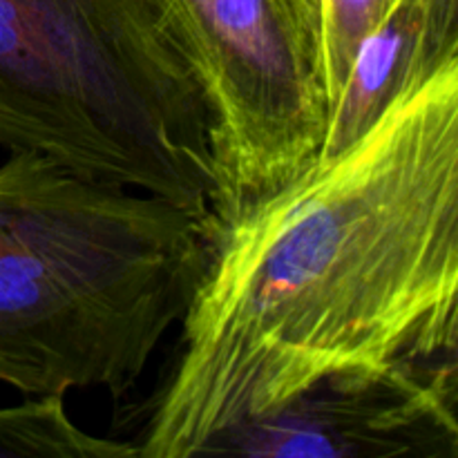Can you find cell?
Here are the masks:
<instances>
[{
  "label": "cell",
  "mask_w": 458,
  "mask_h": 458,
  "mask_svg": "<svg viewBox=\"0 0 458 458\" xmlns=\"http://www.w3.org/2000/svg\"><path fill=\"white\" fill-rule=\"evenodd\" d=\"M137 456L191 458L320 380L458 352V56L349 148L206 226Z\"/></svg>",
  "instance_id": "1"
},
{
  "label": "cell",
  "mask_w": 458,
  "mask_h": 458,
  "mask_svg": "<svg viewBox=\"0 0 458 458\" xmlns=\"http://www.w3.org/2000/svg\"><path fill=\"white\" fill-rule=\"evenodd\" d=\"M206 219L38 152L0 165V383L121 398L186 313Z\"/></svg>",
  "instance_id": "2"
},
{
  "label": "cell",
  "mask_w": 458,
  "mask_h": 458,
  "mask_svg": "<svg viewBox=\"0 0 458 458\" xmlns=\"http://www.w3.org/2000/svg\"><path fill=\"white\" fill-rule=\"evenodd\" d=\"M0 146L208 222V112L157 0H0Z\"/></svg>",
  "instance_id": "3"
},
{
  "label": "cell",
  "mask_w": 458,
  "mask_h": 458,
  "mask_svg": "<svg viewBox=\"0 0 458 458\" xmlns=\"http://www.w3.org/2000/svg\"><path fill=\"white\" fill-rule=\"evenodd\" d=\"M208 112L224 224L318 161L329 98L311 36L286 0H157Z\"/></svg>",
  "instance_id": "4"
},
{
  "label": "cell",
  "mask_w": 458,
  "mask_h": 458,
  "mask_svg": "<svg viewBox=\"0 0 458 458\" xmlns=\"http://www.w3.org/2000/svg\"><path fill=\"white\" fill-rule=\"evenodd\" d=\"M458 362H398L320 380L199 456L458 458Z\"/></svg>",
  "instance_id": "5"
},
{
  "label": "cell",
  "mask_w": 458,
  "mask_h": 458,
  "mask_svg": "<svg viewBox=\"0 0 458 458\" xmlns=\"http://www.w3.org/2000/svg\"><path fill=\"white\" fill-rule=\"evenodd\" d=\"M447 61H437L429 54L423 0H396L353 54L347 79L329 107L318 159L338 155L356 143L407 85L429 76Z\"/></svg>",
  "instance_id": "6"
},
{
  "label": "cell",
  "mask_w": 458,
  "mask_h": 458,
  "mask_svg": "<svg viewBox=\"0 0 458 458\" xmlns=\"http://www.w3.org/2000/svg\"><path fill=\"white\" fill-rule=\"evenodd\" d=\"M130 441L94 437L72 420L65 396H27L0 407V458H128Z\"/></svg>",
  "instance_id": "7"
},
{
  "label": "cell",
  "mask_w": 458,
  "mask_h": 458,
  "mask_svg": "<svg viewBox=\"0 0 458 458\" xmlns=\"http://www.w3.org/2000/svg\"><path fill=\"white\" fill-rule=\"evenodd\" d=\"M311 36L320 58L327 98L338 97L360 40L396 0H286Z\"/></svg>",
  "instance_id": "8"
},
{
  "label": "cell",
  "mask_w": 458,
  "mask_h": 458,
  "mask_svg": "<svg viewBox=\"0 0 458 458\" xmlns=\"http://www.w3.org/2000/svg\"><path fill=\"white\" fill-rule=\"evenodd\" d=\"M429 54L437 61L458 56V0H423Z\"/></svg>",
  "instance_id": "9"
}]
</instances>
